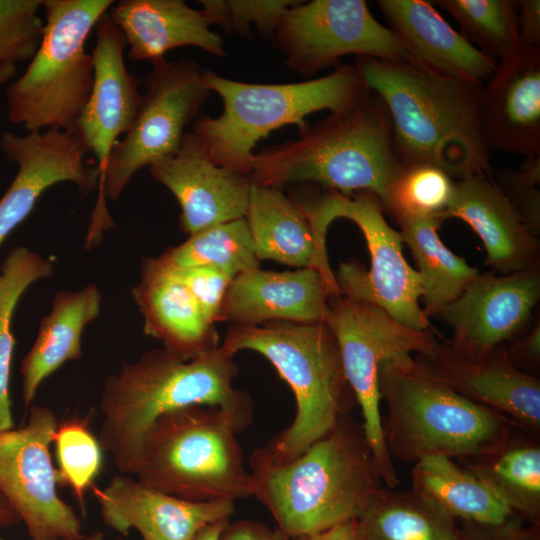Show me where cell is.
Wrapping results in <instances>:
<instances>
[{"label":"cell","mask_w":540,"mask_h":540,"mask_svg":"<svg viewBox=\"0 0 540 540\" xmlns=\"http://www.w3.org/2000/svg\"><path fill=\"white\" fill-rule=\"evenodd\" d=\"M238 374L233 355L221 345L192 360L153 349L123 362L104 383L98 441L121 474L135 475L144 438L163 414L193 404L218 406L242 430L253 421V401L232 381Z\"/></svg>","instance_id":"obj_1"},{"label":"cell","mask_w":540,"mask_h":540,"mask_svg":"<svg viewBox=\"0 0 540 540\" xmlns=\"http://www.w3.org/2000/svg\"><path fill=\"white\" fill-rule=\"evenodd\" d=\"M249 467L254 497L289 539L357 520L385 487L363 424L353 414L298 457L273 462L257 448Z\"/></svg>","instance_id":"obj_2"},{"label":"cell","mask_w":540,"mask_h":540,"mask_svg":"<svg viewBox=\"0 0 540 540\" xmlns=\"http://www.w3.org/2000/svg\"><path fill=\"white\" fill-rule=\"evenodd\" d=\"M353 65L389 111L399 164L435 165L454 179L492 176L479 116L481 87L416 62L358 56Z\"/></svg>","instance_id":"obj_3"},{"label":"cell","mask_w":540,"mask_h":540,"mask_svg":"<svg viewBox=\"0 0 540 540\" xmlns=\"http://www.w3.org/2000/svg\"><path fill=\"white\" fill-rule=\"evenodd\" d=\"M398 166L389 111L369 89L346 108L308 124L297 139L254 153L249 177L278 188L311 182L345 196L368 191L384 208Z\"/></svg>","instance_id":"obj_4"},{"label":"cell","mask_w":540,"mask_h":540,"mask_svg":"<svg viewBox=\"0 0 540 540\" xmlns=\"http://www.w3.org/2000/svg\"><path fill=\"white\" fill-rule=\"evenodd\" d=\"M221 347L233 356L241 350L260 353L294 395L296 413L292 423L258 448L273 462L298 457L358 406L336 337L325 322L233 324Z\"/></svg>","instance_id":"obj_5"},{"label":"cell","mask_w":540,"mask_h":540,"mask_svg":"<svg viewBox=\"0 0 540 540\" xmlns=\"http://www.w3.org/2000/svg\"><path fill=\"white\" fill-rule=\"evenodd\" d=\"M414 359V358H413ZM387 406L382 432L391 457L417 462L441 455L455 461L502 445L520 427L507 417L459 395L415 361H385L378 374Z\"/></svg>","instance_id":"obj_6"},{"label":"cell","mask_w":540,"mask_h":540,"mask_svg":"<svg viewBox=\"0 0 540 540\" xmlns=\"http://www.w3.org/2000/svg\"><path fill=\"white\" fill-rule=\"evenodd\" d=\"M203 76L220 97L223 110L216 117H197L192 132L215 164L246 175L251 173L254 148L271 132L286 125L301 131L310 114L344 109L369 90L353 64L293 83H247L209 69H203Z\"/></svg>","instance_id":"obj_7"},{"label":"cell","mask_w":540,"mask_h":540,"mask_svg":"<svg viewBox=\"0 0 540 540\" xmlns=\"http://www.w3.org/2000/svg\"><path fill=\"white\" fill-rule=\"evenodd\" d=\"M237 421L218 406L193 404L161 415L148 430L135 477L193 502L254 496Z\"/></svg>","instance_id":"obj_8"},{"label":"cell","mask_w":540,"mask_h":540,"mask_svg":"<svg viewBox=\"0 0 540 540\" xmlns=\"http://www.w3.org/2000/svg\"><path fill=\"white\" fill-rule=\"evenodd\" d=\"M112 0H44L40 44L6 91L10 123L31 132L74 131L92 91L94 65L85 45Z\"/></svg>","instance_id":"obj_9"},{"label":"cell","mask_w":540,"mask_h":540,"mask_svg":"<svg viewBox=\"0 0 540 540\" xmlns=\"http://www.w3.org/2000/svg\"><path fill=\"white\" fill-rule=\"evenodd\" d=\"M296 201L309 220L322 258H328L326 233L335 219L351 220L364 235L370 270L354 260L340 263L335 278L342 295L378 306L408 328H432L419 305L423 294L420 275L406 262L401 234L385 220L382 202L375 194L361 191L345 196L326 190L318 197Z\"/></svg>","instance_id":"obj_10"},{"label":"cell","mask_w":540,"mask_h":540,"mask_svg":"<svg viewBox=\"0 0 540 540\" xmlns=\"http://www.w3.org/2000/svg\"><path fill=\"white\" fill-rule=\"evenodd\" d=\"M151 64L143 81L145 93L136 119L108 160L89 230L93 236L101 235L112 223L105 198L117 200L140 169L176 154L185 127L195 121L211 95L203 69L193 59L163 58Z\"/></svg>","instance_id":"obj_11"},{"label":"cell","mask_w":540,"mask_h":540,"mask_svg":"<svg viewBox=\"0 0 540 540\" xmlns=\"http://www.w3.org/2000/svg\"><path fill=\"white\" fill-rule=\"evenodd\" d=\"M324 322L336 337L346 378L363 417V428L384 485L395 488L399 478L382 432L378 374L381 364L413 362V353L427 349L435 330L408 328L378 306L342 294L328 299Z\"/></svg>","instance_id":"obj_12"},{"label":"cell","mask_w":540,"mask_h":540,"mask_svg":"<svg viewBox=\"0 0 540 540\" xmlns=\"http://www.w3.org/2000/svg\"><path fill=\"white\" fill-rule=\"evenodd\" d=\"M271 40L284 54L285 66L305 77L351 54L416 62L364 0L298 1L281 15Z\"/></svg>","instance_id":"obj_13"},{"label":"cell","mask_w":540,"mask_h":540,"mask_svg":"<svg viewBox=\"0 0 540 540\" xmlns=\"http://www.w3.org/2000/svg\"><path fill=\"white\" fill-rule=\"evenodd\" d=\"M58 427L52 410L30 406L25 425L0 432V491L31 540H83L73 507L57 493L50 446Z\"/></svg>","instance_id":"obj_14"},{"label":"cell","mask_w":540,"mask_h":540,"mask_svg":"<svg viewBox=\"0 0 540 540\" xmlns=\"http://www.w3.org/2000/svg\"><path fill=\"white\" fill-rule=\"evenodd\" d=\"M539 300L540 263L511 274H478L439 316L452 329L447 342L480 360L526 330Z\"/></svg>","instance_id":"obj_15"},{"label":"cell","mask_w":540,"mask_h":540,"mask_svg":"<svg viewBox=\"0 0 540 540\" xmlns=\"http://www.w3.org/2000/svg\"><path fill=\"white\" fill-rule=\"evenodd\" d=\"M413 358L419 367L459 395L526 430L540 433V380L511 363L506 344L483 359L471 360L440 336Z\"/></svg>","instance_id":"obj_16"},{"label":"cell","mask_w":540,"mask_h":540,"mask_svg":"<svg viewBox=\"0 0 540 540\" xmlns=\"http://www.w3.org/2000/svg\"><path fill=\"white\" fill-rule=\"evenodd\" d=\"M0 143L6 157L17 165L14 180L0 199V244L51 186L72 182L87 194L99 182L97 166L85 160L88 151L74 131L4 132Z\"/></svg>","instance_id":"obj_17"},{"label":"cell","mask_w":540,"mask_h":540,"mask_svg":"<svg viewBox=\"0 0 540 540\" xmlns=\"http://www.w3.org/2000/svg\"><path fill=\"white\" fill-rule=\"evenodd\" d=\"M94 29L96 42L91 53L94 82L74 132L96 158L100 195L110 155L118 138L132 127L143 94L138 90V80L125 65V38L108 12Z\"/></svg>","instance_id":"obj_18"},{"label":"cell","mask_w":540,"mask_h":540,"mask_svg":"<svg viewBox=\"0 0 540 540\" xmlns=\"http://www.w3.org/2000/svg\"><path fill=\"white\" fill-rule=\"evenodd\" d=\"M149 170L177 199L180 228L189 235L246 215L249 175L215 164L193 132L185 133L176 154L153 163Z\"/></svg>","instance_id":"obj_19"},{"label":"cell","mask_w":540,"mask_h":540,"mask_svg":"<svg viewBox=\"0 0 540 540\" xmlns=\"http://www.w3.org/2000/svg\"><path fill=\"white\" fill-rule=\"evenodd\" d=\"M479 116L490 152L540 156V48L498 60L481 87Z\"/></svg>","instance_id":"obj_20"},{"label":"cell","mask_w":540,"mask_h":540,"mask_svg":"<svg viewBox=\"0 0 540 540\" xmlns=\"http://www.w3.org/2000/svg\"><path fill=\"white\" fill-rule=\"evenodd\" d=\"M106 526L127 535L136 529L143 540H191L204 526L229 520L235 502H193L119 474L104 487H91Z\"/></svg>","instance_id":"obj_21"},{"label":"cell","mask_w":540,"mask_h":540,"mask_svg":"<svg viewBox=\"0 0 540 540\" xmlns=\"http://www.w3.org/2000/svg\"><path fill=\"white\" fill-rule=\"evenodd\" d=\"M331 296L335 295L315 268L277 272L257 267L232 279L217 322L238 325L324 322Z\"/></svg>","instance_id":"obj_22"},{"label":"cell","mask_w":540,"mask_h":540,"mask_svg":"<svg viewBox=\"0 0 540 540\" xmlns=\"http://www.w3.org/2000/svg\"><path fill=\"white\" fill-rule=\"evenodd\" d=\"M458 218L480 237L485 264L505 275L540 263L539 238L531 233L492 176L472 174L454 181L447 209L440 218Z\"/></svg>","instance_id":"obj_23"},{"label":"cell","mask_w":540,"mask_h":540,"mask_svg":"<svg viewBox=\"0 0 540 540\" xmlns=\"http://www.w3.org/2000/svg\"><path fill=\"white\" fill-rule=\"evenodd\" d=\"M377 5L413 59L442 76L482 87L498 60L472 45L424 0H379Z\"/></svg>","instance_id":"obj_24"},{"label":"cell","mask_w":540,"mask_h":540,"mask_svg":"<svg viewBox=\"0 0 540 540\" xmlns=\"http://www.w3.org/2000/svg\"><path fill=\"white\" fill-rule=\"evenodd\" d=\"M132 295L143 316L145 334L180 359L192 360L220 346L215 324L159 258L142 261L140 281Z\"/></svg>","instance_id":"obj_25"},{"label":"cell","mask_w":540,"mask_h":540,"mask_svg":"<svg viewBox=\"0 0 540 540\" xmlns=\"http://www.w3.org/2000/svg\"><path fill=\"white\" fill-rule=\"evenodd\" d=\"M108 13L125 38L131 60L152 63L183 46L226 55L223 38L211 29L202 10L183 0H122Z\"/></svg>","instance_id":"obj_26"},{"label":"cell","mask_w":540,"mask_h":540,"mask_svg":"<svg viewBox=\"0 0 540 540\" xmlns=\"http://www.w3.org/2000/svg\"><path fill=\"white\" fill-rule=\"evenodd\" d=\"M245 219L259 261L315 268L334 295L341 294L329 262L319 254L308 218L281 188L252 183Z\"/></svg>","instance_id":"obj_27"},{"label":"cell","mask_w":540,"mask_h":540,"mask_svg":"<svg viewBox=\"0 0 540 540\" xmlns=\"http://www.w3.org/2000/svg\"><path fill=\"white\" fill-rule=\"evenodd\" d=\"M102 295L90 284L77 291H59L48 315L42 318L37 338L21 364L22 397L30 408L41 383L65 362L82 356L81 336L95 320Z\"/></svg>","instance_id":"obj_28"},{"label":"cell","mask_w":540,"mask_h":540,"mask_svg":"<svg viewBox=\"0 0 540 540\" xmlns=\"http://www.w3.org/2000/svg\"><path fill=\"white\" fill-rule=\"evenodd\" d=\"M457 462L515 516L540 526V433L518 427L498 448Z\"/></svg>","instance_id":"obj_29"},{"label":"cell","mask_w":540,"mask_h":540,"mask_svg":"<svg viewBox=\"0 0 540 540\" xmlns=\"http://www.w3.org/2000/svg\"><path fill=\"white\" fill-rule=\"evenodd\" d=\"M411 480L412 489L456 522L500 524L515 516L479 478L449 457L418 460Z\"/></svg>","instance_id":"obj_30"},{"label":"cell","mask_w":540,"mask_h":540,"mask_svg":"<svg viewBox=\"0 0 540 540\" xmlns=\"http://www.w3.org/2000/svg\"><path fill=\"white\" fill-rule=\"evenodd\" d=\"M394 219L403 243L408 245L419 269L423 312L428 319L439 315L459 297L479 271L442 242L437 233L442 219L433 216Z\"/></svg>","instance_id":"obj_31"},{"label":"cell","mask_w":540,"mask_h":540,"mask_svg":"<svg viewBox=\"0 0 540 540\" xmlns=\"http://www.w3.org/2000/svg\"><path fill=\"white\" fill-rule=\"evenodd\" d=\"M356 522L360 540H463L456 520L412 488L383 487Z\"/></svg>","instance_id":"obj_32"},{"label":"cell","mask_w":540,"mask_h":540,"mask_svg":"<svg viewBox=\"0 0 540 540\" xmlns=\"http://www.w3.org/2000/svg\"><path fill=\"white\" fill-rule=\"evenodd\" d=\"M53 263L24 246L14 247L0 267V432L14 428L9 394L15 345L12 318L24 291L53 273Z\"/></svg>","instance_id":"obj_33"},{"label":"cell","mask_w":540,"mask_h":540,"mask_svg":"<svg viewBox=\"0 0 540 540\" xmlns=\"http://www.w3.org/2000/svg\"><path fill=\"white\" fill-rule=\"evenodd\" d=\"M172 268L212 266L231 277L259 267L251 233L244 218L220 223L171 247L158 257Z\"/></svg>","instance_id":"obj_34"},{"label":"cell","mask_w":540,"mask_h":540,"mask_svg":"<svg viewBox=\"0 0 540 540\" xmlns=\"http://www.w3.org/2000/svg\"><path fill=\"white\" fill-rule=\"evenodd\" d=\"M451 15L461 34L483 53L500 60L521 46L517 29V0H435Z\"/></svg>","instance_id":"obj_35"},{"label":"cell","mask_w":540,"mask_h":540,"mask_svg":"<svg viewBox=\"0 0 540 540\" xmlns=\"http://www.w3.org/2000/svg\"><path fill=\"white\" fill-rule=\"evenodd\" d=\"M454 181L450 174L435 165L399 164L388 189L384 210L393 218H440L451 200Z\"/></svg>","instance_id":"obj_36"},{"label":"cell","mask_w":540,"mask_h":540,"mask_svg":"<svg viewBox=\"0 0 540 540\" xmlns=\"http://www.w3.org/2000/svg\"><path fill=\"white\" fill-rule=\"evenodd\" d=\"M53 444L58 484L68 486L84 509V498L102 467V448L85 420L69 419L58 427Z\"/></svg>","instance_id":"obj_37"},{"label":"cell","mask_w":540,"mask_h":540,"mask_svg":"<svg viewBox=\"0 0 540 540\" xmlns=\"http://www.w3.org/2000/svg\"><path fill=\"white\" fill-rule=\"evenodd\" d=\"M296 0H200L201 10L210 25H218L227 33L251 38V26L263 39H271L286 9Z\"/></svg>","instance_id":"obj_38"},{"label":"cell","mask_w":540,"mask_h":540,"mask_svg":"<svg viewBox=\"0 0 540 540\" xmlns=\"http://www.w3.org/2000/svg\"><path fill=\"white\" fill-rule=\"evenodd\" d=\"M42 0H0V64L31 60L41 38Z\"/></svg>","instance_id":"obj_39"},{"label":"cell","mask_w":540,"mask_h":540,"mask_svg":"<svg viewBox=\"0 0 540 540\" xmlns=\"http://www.w3.org/2000/svg\"><path fill=\"white\" fill-rule=\"evenodd\" d=\"M503 195L518 211L535 236L540 234V156L525 158L516 168L492 173Z\"/></svg>","instance_id":"obj_40"},{"label":"cell","mask_w":540,"mask_h":540,"mask_svg":"<svg viewBox=\"0 0 540 540\" xmlns=\"http://www.w3.org/2000/svg\"><path fill=\"white\" fill-rule=\"evenodd\" d=\"M172 269L195 298L205 317L216 324L233 277L212 266Z\"/></svg>","instance_id":"obj_41"},{"label":"cell","mask_w":540,"mask_h":540,"mask_svg":"<svg viewBox=\"0 0 540 540\" xmlns=\"http://www.w3.org/2000/svg\"><path fill=\"white\" fill-rule=\"evenodd\" d=\"M457 523L463 540H540V526L529 525L517 516L500 524Z\"/></svg>","instance_id":"obj_42"},{"label":"cell","mask_w":540,"mask_h":540,"mask_svg":"<svg viewBox=\"0 0 540 540\" xmlns=\"http://www.w3.org/2000/svg\"><path fill=\"white\" fill-rule=\"evenodd\" d=\"M511 363L520 371L536 376L540 369V322L539 318L527 331L506 344Z\"/></svg>","instance_id":"obj_43"},{"label":"cell","mask_w":540,"mask_h":540,"mask_svg":"<svg viewBox=\"0 0 540 540\" xmlns=\"http://www.w3.org/2000/svg\"><path fill=\"white\" fill-rule=\"evenodd\" d=\"M517 29L521 47L540 48L539 0H517Z\"/></svg>","instance_id":"obj_44"},{"label":"cell","mask_w":540,"mask_h":540,"mask_svg":"<svg viewBox=\"0 0 540 540\" xmlns=\"http://www.w3.org/2000/svg\"><path fill=\"white\" fill-rule=\"evenodd\" d=\"M220 540H289L279 529L251 520H240L227 523Z\"/></svg>","instance_id":"obj_45"},{"label":"cell","mask_w":540,"mask_h":540,"mask_svg":"<svg viewBox=\"0 0 540 540\" xmlns=\"http://www.w3.org/2000/svg\"><path fill=\"white\" fill-rule=\"evenodd\" d=\"M295 540H360V537L356 520H351L323 532Z\"/></svg>","instance_id":"obj_46"},{"label":"cell","mask_w":540,"mask_h":540,"mask_svg":"<svg viewBox=\"0 0 540 540\" xmlns=\"http://www.w3.org/2000/svg\"><path fill=\"white\" fill-rule=\"evenodd\" d=\"M229 520H220L204 526L191 540H220L222 531Z\"/></svg>","instance_id":"obj_47"},{"label":"cell","mask_w":540,"mask_h":540,"mask_svg":"<svg viewBox=\"0 0 540 540\" xmlns=\"http://www.w3.org/2000/svg\"><path fill=\"white\" fill-rule=\"evenodd\" d=\"M18 514L11 507L7 499L0 491V527H10L20 523Z\"/></svg>","instance_id":"obj_48"},{"label":"cell","mask_w":540,"mask_h":540,"mask_svg":"<svg viewBox=\"0 0 540 540\" xmlns=\"http://www.w3.org/2000/svg\"><path fill=\"white\" fill-rule=\"evenodd\" d=\"M16 74V65L15 64H0V85Z\"/></svg>","instance_id":"obj_49"},{"label":"cell","mask_w":540,"mask_h":540,"mask_svg":"<svg viewBox=\"0 0 540 540\" xmlns=\"http://www.w3.org/2000/svg\"><path fill=\"white\" fill-rule=\"evenodd\" d=\"M83 540H105V536L103 532L96 531L90 534L88 537H85Z\"/></svg>","instance_id":"obj_50"},{"label":"cell","mask_w":540,"mask_h":540,"mask_svg":"<svg viewBox=\"0 0 540 540\" xmlns=\"http://www.w3.org/2000/svg\"><path fill=\"white\" fill-rule=\"evenodd\" d=\"M117 540H122V539L119 538V539H117Z\"/></svg>","instance_id":"obj_51"},{"label":"cell","mask_w":540,"mask_h":540,"mask_svg":"<svg viewBox=\"0 0 540 540\" xmlns=\"http://www.w3.org/2000/svg\"><path fill=\"white\" fill-rule=\"evenodd\" d=\"M0 540H4V539L0 538Z\"/></svg>","instance_id":"obj_52"}]
</instances>
